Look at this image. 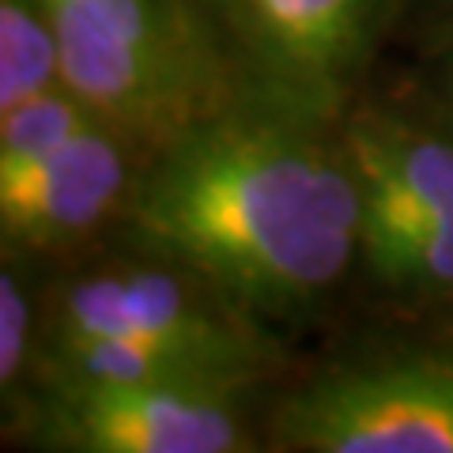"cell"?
Returning a JSON list of instances; mask_svg holds the SVG:
<instances>
[{
    "instance_id": "1",
    "label": "cell",
    "mask_w": 453,
    "mask_h": 453,
    "mask_svg": "<svg viewBox=\"0 0 453 453\" xmlns=\"http://www.w3.org/2000/svg\"><path fill=\"white\" fill-rule=\"evenodd\" d=\"M118 231L283 336L359 268L363 193L340 125L231 103L144 155Z\"/></svg>"
},
{
    "instance_id": "7",
    "label": "cell",
    "mask_w": 453,
    "mask_h": 453,
    "mask_svg": "<svg viewBox=\"0 0 453 453\" xmlns=\"http://www.w3.org/2000/svg\"><path fill=\"white\" fill-rule=\"evenodd\" d=\"M144 148L106 121H91L57 151L0 174L4 257L42 261L76 253L118 226L144 166Z\"/></svg>"
},
{
    "instance_id": "11",
    "label": "cell",
    "mask_w": 453,
    "mask_h": 453,
    "mask_svg": "<svg viewBox=\"0 0 453 453\" xmlns=\"http://www.w3.org/2000/svg\"><path fill=\"white\" fill-rule=\"evenodd\" d=\"M27 261L4 257L0 268V401H4V427L19 416L31 396L42 348V303H35Z\"/></svg>"
},
{
    "instance_id": "6",
    "label": "cell",
    "mask_w": 453,
    "mask_h": 453,
    "mask_svg": "<svg viewBox=\"0 0 453 453\" xmlns=\"http://www.w3.org/2000/svg\"><path fill=\"white\" fill-rule=\"evenodd\" d=\"M250 393L38 381L4 434L50 453H246L265 449L250 427Z\"/></svg>"
},
{
    "instance_id": "12",
    "label": "cell",
    "mask_w": 453,
    "mask_h": 453,
    "mask_svg": "<svg viewBox=\"0 0 453 453\" xmlns=\"http://www.w3.org/2000/svg\"><path fill=\"white\" fill-rule=\"evenodd\" d=\"M91 121L103 118L65 83L12 110H0V174H16V170L46 159Z\"/></svg>"
},
{
    "instance_id": "5",
    "label": "cell",
    "mask_w": 453,
    "mask_h": 453,
    "mask_svg": "<svg viewBox=\"0 0 453 453\" xmlns=\"http://www.w3.org/2000/svg\"><path fill=\"white\" fill-rule=\"evenodd\" d=\"M42 333H103L181 351L242 389L283 371V336L261 329L201 276L155 253L80 265L42 291Z\"/></svg>"
},
{
    "instance_id": "2",
    "label": "cell",
    "mask_w": 453,
    "mask_h": 453,
    "mask_svg": "<svg viewBox=\"0 0 453 453\" xmlns=\"http://www.w3.org/2000/svg\"><path fill=\"white\" fill-rule=\"evenodd\" d=\"M61 76L144 151L238 103L193 0H46Z\"/></svg>"
},
{
    "instance_id": "8",
    "label": "cell",
    "mask_w": 453,
    "mask_h": 453,
    "mask_svg": "<svg viewBox=\"0 0 453 453\" xmlns=\"http://www.w3.org/2000/svg\"><path fill=\"white\" fill-rule=\"evenodd\" d=\"M340 140L363 193V234L453 204V133L419 110L356 103Z\"/></svg>"
},
{
    "instance_id": "9",
    "label": "cell",
    "mask_w": 453,
    "mask_h": 453,
    "mask_svg": "<svg viewBox=\"0 0 453 453\" xmlns=\"http://www.w3.org/2000/svg\"><path fill=\"white\" fill-rule=\"evenodd\" d=\"M359 268L381 295L404 303L453 299V223L366 234Z\"/></svg>"
},
{
    "instance_id": "13",
    "label": "cell",
    "mask_w": 453,
    "mask_h": 453,
    "mask_svg": "<svg viewBox=\"0 0 453 453\" xmlns=\"http://www.w3.org/2000/svg\"><path fill=\"white\" fill-rule=\"evenodd\" d=\"M416 16L434 50H453V0H401V19Z\"/></svg>"
},
{
    "instance_id": "10",
    "label": "cell",
    "mask_w": 453,
    "mask_h": 453,
    "mask_svg": "<svg viewBox=\"0 0 453 453\" xmlns=\"http://www.w3.org/2000/svg\"><path fill=\"white\" fill-rule=\"evenodd\" d=\"M61 83V42L46 0H0V110Z\"/></svg>"
},
{
    "instance_id": "4",
    "label": "cell",
    "mask_w": 453,
    "mask_h": 453,
    "mask_svg": "<svg viewBox=\"0 0 453 453\" xmlns=\"http://www.w3.org/2000/svg\"><path fill=\"white\" fill-rule=\"evenodd\" d=\"M265 449L453 453V333L381 340L325 363L273 404Z\"/></svg>"
},
{
    "instance_id": "3",
    "label": "cell",
    "mask_w": 453,
    "mask_h": 453,
    "mask_svg": "<svg viewBox=\"0 0 453 453\" xmlns=\"http://www.w3.org/2000/svg\"><path fill=\"white\" fill-rule=\"evenodd\" d=\"M238 103L336 125L359 103L401 0H193Z\"/></svg>"
}]
</instances>
